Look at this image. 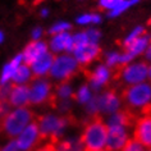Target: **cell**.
Masks as SVG:
<instances>
[{"instance_id":"1","label":"cell","mask_w":151,"mask_h":151,"mask_svg":"<svg viewBox=\"0 0 151 151\" xmlns=\"http://www.w3.org/2000/svg\"><path fill=\"white\" fill-rule=\"evenodd\" d=\"M35 122L44 141L52 143L67 136V132L72 126V119L69 115H62L58 111L51 110L36 115Z\"/></svg>"},{"instance_id":"2","label":"cell","mask_w":151,"mask_h":151,"mask_svg":"<svg viewBox=\"0 0 151 151\" xmlns=\"http://www.w3.org/2000/svg\"><path fill=\"white\" fill-rule=\"evenodd\" d=\"M36 113L31 106L10 108L0 118V133L6 138H16L28 124L35 122Z\"/></svg>"},{"instance_id":"3","label":"cell","mask_w":151,"mask_h":151,"mask_svg":"<svg viewBox=\"0 0 151 151\" xmlns=\"http://www.w3.org/2000/svg\"><path fill=\"white\" fill-rule=\"evenodd\" d=\"M122 93L123 105L132 114H142L151 110V82L124 87Z\"/></svg>"},{"instance_id":"4","label":"cell","mask_w":151,"mask_h":151,"mask_svg":"<svg viewBox=\"0 0 151 151\" xmlns=\"http://www.w3.org/2000/svg\"><path fill=\"white\" fill-rule=\"evenodd\" d=\"M80 137L85 145L86 151L103 150L106 146L108 127L101 116L91 118L85 123Z\"/></svg>"},{"instance_id":"5","label":"cell","mask_w":151,"mask_h":151,"mask_svg":"<svg viewBox=\"0 0 151 151\" xmlns=\"http://www.w3.org/2000/svg\"><path fill=\"white\" fill-rule=\"evenodd\" d=\"M82 68L72 54H59L54 55L52 65L49 73V78L54 83L70 81L80 73Z\"/></svg>"},{"instance_id":"6","label":"cell","mask_w":151,"mask_h":151,"mask_svg":"<svg viewBox=\"0 0 151 151\" xmlns=\"http://www.w3.org/2000/svg\"><path fill=\"white\" fill-rule=\"evenodd\" d=\"M147 70L149 63L145 59H136L133 62L126 64L115 72V78L124 87L138 85L147 81Z\"/></svg>"},{"instance_id":"7","label":"cell","mask_w":151,"mask_h":151,"mask_svg":"<svg viewBox=\"0 0 151 151\" xmlns=\"http://www.w3.org/2000/svg\"><path fill=\"white\" fill-rule=\"evenodd\" d=\"M54 86L55 83L49 77L33 78L28 85L29 106L41 108L54 103Z\"/></svg>"},{"instance_id":"8","label":"cell","mask_w":151,"mask_h":151,"mask_svg":"<svg viewBox=\"0 0 151 151\" xmlns=\"http://www.w3.org/2000/svg\"><path fill=\"white\" fill-rule=\"evenodd\" d=\"M115 80V72L105 65L103 62H97L91 65L86 74V83L92 88V91L97 93L108 88L110 83Z\"/></svg>"},{"instance_id":"9","label":"cell","mask_w":151,"mask_h":151,"mask_svg":"<svg viewBox=\"0 0 151 151\" xmlns=\"http://www.w3.org/2000/svg\"><path fill=\"white\" fill-rule=\"evenodd\" d=\"M95 101L97 105L99 116L101 118H105V116L122 110L124 108L122 93L113 87H108L103 91L97 92L95 95Z\"/></svg>"},{"instance_id":"10","label":"cell","mask_w":151,"mask_h":151,"mask_svg":"<svg viewBox=\"0 0 151 151\" xmlns=\"http://www.w3.org/2000/svg\"><path fill=\"white\" fill-rule=\"evenodd\" d=\"M72 55L81 68H90L99 62L103 55V49L100 44H78L74 45Z\"/></svg>"},{"instance_id":"11","label":"cell","mask_w":151,"mask_h":151,"mask_svg":"<svg viewBox=\"0 0 151 151\" xmlns=\"http://www.w3.org/2000/svg\"><path fill=\"white\" fill-rule=\"evenodd\" d=\"M132 137L146 149L151 147V111L137 115L132 124Z\"/></svg>"},{"instance_id":"12","label":"cell","mask_w":151,"mask_h":151,"mask_svg":"<svg viewBox=\"0 0 151 151\" xmlns=\"http://www.w3.org/2000/svg\"><path fill=\"white\" fill-rule=\"evenodd\" d=\"M14 139H16L17 146L21 151H33L40 143L44 142L36 122L28 124Z\"/></svg>"},{"instance_id":"13","label":"cell","mask_w":151,"mask_h":151,"mask_svg":"<svg viewBox=\"0 0 151 151\" xmlns=\"http://www.w3.org/2000/svg\"><path fill=\"white\" fill-rule=\"evenodd\" d=\"M150 42H151V33L146 32L141 37H138L136 41H133L128 47L122 49V64L123 65L133 62L136 59L143 58Z\"/></svg>"},{"instance_id":"14","label":"cell","mask_w":151,"mask_h":151,"mask_svg":"<svg viewBox=\"0 0 151 151\" xmlns=\"http://www.w3.org/2000/svg\"><path fill=\"white\" fill-rule=\"evenodd\" d=\"M132 138V128L110 127L108 128V137L105 149L108 151H122V149Z\"/></svg>"},{"instance_id":"15","label":"cell","mask_w":151,"mask_h":151,"mask_svg":"<svg viewBox=\"0 0 151 151\" xmlns=\"http://www.w3.org/2000/svg\"><path fill=\"white\" fill-rule=\"evenodd\" d=\"M46 41L49 50L54 55L72 54V50L74 47L73 32H64V33H59V35L49 36Z\"/></svg>"},{"instance_id":"16","label":"cell","mask_w":151,"mask_h":151,"mask_svg":"<svg viewBox=\"0 0 151 151\" xmlns=\"http://www.w3.org/2000/svg\"><path fill=\"white\" fill-rule=\"evenodd\" d=\"M6 104L10 108L29 106V90L28 85H12L6 99Z\"/></svg>"},{"instance_id":"17","label":"cell","mask_w":151,"mask_h":151,"mask_svg":"<svg viewBox=\"0 0 151 151\" xmlns=\"http://www.w3.org/2000/svg\"><path fill=\"white\" fill-rule=\"evenodd\" d=\"M49 46H47V41L46 40H40V41H31L29 40L27 44L24 45V47L22 49L21 54L23 56V60L26 64L32 63L35 59H37L39 56L49 52Z\"/></svg>"},{"instance_id":"18","label":"cell","mask_w":151,"mask_h":151,"mask_svg":"<svg viewBox=\"0 0 151 151\" xmlns=\"http://www.w3.org/2000/svg\"><path fill=\"white\" fill-rule=\"evenodd\" d=\"M52 60H54V54L52 52H46V54L39 56L37 59H35L32 63H29L28 65L32 70V74L35 78H44L49 77L50 73L51 65H52Z\"/></svg>"},{"instance_id":"19","label":"cell","mask_w":151,"mask_h":151,"mask_svg":"<svg viewBox=\"0 0 151 151\" xmlns=\"http://www.w3.org/2000/svg\"><path fill=\"white\" fill-rule=\"evenodd\" d=\"M23 63H24V60H23V56H22L21 51L17 52L16 55H13L12 58L1 67V70H0V86L12 85V78H13L14 70Z\"/></svg>"},{"instance_id":"20","label":"cell","mask_w":151,"mask_h":151,"mask_svg":"<svg viewBox=\"0 0 151 151\" xmlns=\"http://www.w3.org/2000/svg\"><path fill=\"white\" fill-rule=\"evenodd\" d=\"M134 118H136L134 114H132L129 110L123 108L122 110L113 113V114L105 116L103 119L108 128H110V127H129V128H132Z\"/></svg>"},{"instance_id":"21","label":"cell","mask_w":151,"mask_h":151,"mask_svg":"<svg viewBox=\"0 0 151 151\" xmlns=\"http://www.w3.org/2000/svg\"><path fill=\"white\" fill-rule=\"evenodd\" d=\"M103 39V32L97 27L82 28L73 32L74 45L78 44H100Z\"/></svg>"},{"instance_id":"22","label":"cell","mask_w":151,"mask_h":151,"mask_svg":"<svg viewBox=\"0 0 151 151\" xmlns=\"http://www.w3.org/2000/svg\"><path fill=\"white\" fill-rule=\"evenodd\" d=\"M52 145L54 151H86L80 134H67Z\"/></svg>"},{"instance_id":"23","label":"cell","mask_w":151,"mask_h":151,"mask_svg":"<svg viewBox=\"0 0 151 151\" xmlns=\"http://www.w3.org/2000/svg\"><path fill=\"white\" fill-rule=\"evenodd\" d=\"M103 14L99 12H85L76 17L74 24L81 28H88V27H97L103 23Z\"/></svg>"},{"instance_id":"24","label":"cell","mask_w":151,"mask_h":151,"mask_svg":"<svg viewBox=\"0 0 151 151\" xmlns=\"http://www.w3.org/2000/svg\"><path fill=\"white\" fill-rule=\"evenodd\" d=\"M95 95L96 93L92 91V88L86 82H83V83L78 85L76 87L73 101H74V104L80 105V106H85V105H87L95 97Z\"/></svg>"},{"instance_id":"25","label":"cell","mask_w":151,"mask_h":151,"mask_svg":"<svg viewBox=\"0 0 151 151\" xmlns=\"http://www.w3.org/2000/svg\"><path fill=\"white\" fill-rule=\"evenodd\" d=\"M74 90H76V87L70 81L55 83V86H54V101L73 100Z\"/></svg>"},{"instance_id":"26","label":"cell","mask_w":151,"mask_h":151,"mask_svg":"<svg viewBox=\"0 0 151 151\" xmlns=\"http://www.w3.org/2000/svg\"><path fill=\"white\" fill-rule=\"evenodd\" d=\"M101 59H103V63L105 64V65H108L114 72H116L119 68L123 67V64H122V50H119V49H113V50H108V51L103 52Z\"/></svg>"},{"instance_id":"27","label":"cell","mask_w":151,"mask_h":151,"mask_svg":"<svg viewBox=\"0 0 151 151\" xmlns=\"http://www.w3.org/2000/svg\"><path fill=\"white\" fill-rule=\"evenodd\" d=\"M32 70L28 64H21L19 67L14 70L13 78H12V85H29V82L33 80Z\"/></svg>"},{"instance_id":"28","label":"cell","mask_w":151,"mask_h":151,"mask_svg":"<svg viewBox=\"0 0 151 151\" xmlns=\"http://www.w3.org/2000/svg\"><path fill=\"white\" fill-rule=\"evenodd\" d=\"M139 3H141V0H123L115 9H113V10H110V12L106 13V17L110 18V19H115V18L126 14L128 10L134 8V6L138 5Z\"/></svg>"},{"instance_id":"29","label":"cell","mask_w":151,"mask_h":151,"mask_svg":"<svg viewBox=\"0 0 151 151\" xmlns=\"http://www.w3.org/2000/svg\"><path fill=\"white\" fill-rule=\"evenodd\" d=\"M146 32H147V29H146L145 26H142V24L134 26V27L122 39V41H120V47L122 49L128 47L132 42H133V41H136L138 37H141L143 33H146Z\"/></svg>"},{"instance_id":"30","label":"cell","mask_w":151,"mask_h":151,"mask_svg":"<svg viewBox=\"0 0 151 151\" xmlns=\"http://www.w3.org/2000/svg\"><path fill=\"white\" fill-rule=\"evenodd\" d=\"M73 24L68 21L60 19L54 22L50 27L46 29V35L47 36H52V35H59V33H64V32H72Z\"/></svg>"},{"instance_id":"31","label":"cell","mask_w":151,"mask_h":151,"mask_svg":"<svg viewBox=\"0 0 151 151\" xmlns=\"http://www.w3.org/2000/svg\"><path fill=\"white\" fill-rule=\"evenodd\" d=\"M74 101L73 100H65V101H54L52 105L55 106V111H58L62 115H69L72 111Z\"/></svg>"},{"instance_id":"32","label":"cell","mask_w":151,"mask_h":151,"mask_svg":"<svg viewBox=\"0 0 151 151\" xmlns=\"http://www.w3.org/2000/svg\"><path fill=\"white\" fill-rule=\"evenodd\" d=\"M123 0H97V8L104 10L105 13L115 9Z\"/></svg>"},{"instance_id":"33","label":"cell","mask_w":151,"mask_h":151,"mask_svg":"<svg viewBox=\"0 0 151 151\" xmlns=\"http://www.w3.org/2000/svg\"><path fill=\"white\" fill-rule=\"evenodd\" d=\"M122 151H146V147L142 145V143H139L137 139H134L132 137L126 146L122 149Z\"/></svg>"},{"instance_id":"34","label":"cell","mask_w":151,"mask_h":151,"mask_svg":"<svg viewBox=\"0 0 151 151\" xmlns=\"http://www.w3.org/2000/svg\"><path fill=\"white\" fill-rule=\"evenodd\" d=\"M45 35H46V31L41 27V26H35L31 32H29V37H31V41H40L44 40Z\"/></svg>"},{"instance_id":"35","label":"cell","mask_w":151,"mask_h":151,"mask_svg":"<svg viewBox=\"0 0 151 151\" xmlns=\"http://www.w3.org/2000/svg\"><path fill=\"white\" fill-rule=\"evenodd\" d=\"M0 151H21L17 146V142L14 138H6L0 145Z\"/></svg>"},{"instance_id":"36","label":"cell","mask_w":151,"mask_h":151,"mask_svg":"<svg viewBox=\"0 0 151 151\" xmlns=\"http://www.w3.org/2000/svg\"><path fill=\"white\" fill-rule=\"evenodd\" d=\"M33 151H54V145H52V142L44 141L42 143H40Z\"/></svg>"},{"instance_id":"37","label":"cell","mask_w":151,"mask_h":151,"mask_svg":"<svg viewBox=\"0 0 151 151\" xmlns=\"http://www.w3.org/2000/svg\"><path fill=\"white\" fill-rule=\"evenodd\" d=\"M10 86H0V101L1 103H6V99H8L9 91H10Z\"/></svg>"},{"instance_id":"38","label":"cell","mask_w":151,"mask_h":151,"mask_svg":"<svg viewBox=\"0 0 151 151\" xmlns=\"http://www.w3.org/2000/svg\"><path fill=\"white\" fill-rule=\"evenodd\" d=\"M39 14H40V17H41V18H47L49 16H50V9L46 8V6H44V8H41V9H40Z\"/></svg>"},{"instance_id":"39","label":"cell","mask_w":151,"mask_h":151,"mask_svg":"<svg viewBox=\"0 0 151 151\" xmlns=\"http://www.w3.org/2000/svg\"><path fill=\"white\" fill-rule=\"evenodd\" d=\"M142 59H145L147 63H150V62H151V42H150L149 47H147V50H146V52H145V55H143V58H142Z\"/></svg>"},{"instance_id":"40","label":"cell","mask_w":151,"mask_h":151,"mask_svg":"<svg viewBox=\"0 0 151 151\" xmlns=\"http://www.w3.org/2000/svg\"><path fill=\"white\" fill-rule=\"evenodd\" d=\"M4 41H5V33H4V31L0 29V45L4 42Z\"/></svg>"},{"instance_id":"41","label":"cell","mask_w":151,"mask_h":151,"mask_svg":"<svg viewBox=\"0 0 151 151\" xmlns=\"http://www.w3.org/2000/svg\"><path fill=\"white\" fill-rule=\"evenodd\" d=\"M147 81L151 82V62L149 63V70H147Z\"/></svg>"},{"instance_id":"42","label":"cell","mask_w":151,"mask_h":151,"mask_svg":"<svg viewBox=\"0 0 151 151\" xmlns=\"http://www.w3.org/2000/svg\"><path fill=\"white\" fill-rule=\"evenodd\" d=\"M1 101H0V118H1V115H3V108H1Z\"/></svg>"},{"instance_id":"43","label":"cell","mask_w":151,"mask_h":151,"mask_svg":"<svg viewBox=\"0 0 151 151\" xmlns=\"http://www.w3.org/2000/svg\"><path fill=\"white\" fill-rule=\"evenodd\" d=\"M97 151H108L106 149H103V150H97Z\"/></svg>"},{"instance_id":"44","label":"cell","mask_w":151,"mask_h":151,"mask_svg":"<svg viewBox=\"0 0 151 151\" xmlns=\"http://www.w3.org/2000/svg\"><path fill=\"white\" fill-rule=\"evenodd\" d=\"M146 151H151V147H150V149H146Z\"/></svg>"},{"instance_id":"45","label":"cell","mask_w":151,"mask_h":151,"mask_svg":"<svg viewBox=\"0 0 151 151\" xmlns=\"http://www.w3.org/2000/svg\"><path fill=\"white\" fill-rule=\"evenodd\" d=\"M80 1H85V0H80Z\"/></svg>"},{"instance_id":"46","label":"cell","mask_w":151,"mask_h":151,"mask_svg":"<svg viewBox=\"0 0 151 151\" xmlns=\"http://www.w3.org/2000/svg\"><path fill=\"white\" fill-rule=\"evenodd\" d=\"M150 111H151V110H150Z\"/></svg>"}]
</instances>
